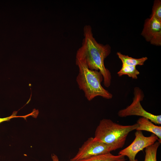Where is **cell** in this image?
Returning <instances> with one entry per match:
<instances>
[{
	"label": "cell",
	"instance_id": "6da1fadb",
	"mask_svg": "<svg viewBox=\"0 0 161 161\" xmlns=\"http://www.w3.org/2000/svg\"><path fill=\"white\" fill-rule=\"evenodd\" d=\"M84 38L82 46L77 50L76 56L83 59L88 68L100 71L102 74L104 85H111L112 76L104 64V60L111 52L110 46L98 43L94 37L91 26L85 25L83 29Z\"/></svg>",
	"mask_w": 161,
	"mask_h": 161
},
{
	"label": "cell",
	"instance_id": "7a4b0ae2",
	"mask_svg": "<svg viewBox=\"0 0 161 161\" xmlns=\"http://www.w3.org/2000/svg\"><path fill=\"white\" fill-rule=\"evenodd\" d=\"M75 64L79 71L76 82L88 100L91 101L98 96L107 99L112 98V95L101 85L103 77L100 71L89 69L84 60L76 56Z\"/></svg>",
	"mask_w": 161,
	"mask_h": 161
},
{
	"label": "cell",
	"instance_id": "3957f363",
	"mask_svg": "<svg viewBox=\"0 0 161 161\" xmlns=\"http://www.w3.org/2000/svg\"><path fill=\"white\" fill-rule=\"evenodd\" d=\"M138 126L137 123L124 126L109 119H103L96 128L94 137L111 146L115 151L124 146L129 133L136 130Z\"/></svg>",
	"mask_w": 161,
	"mask_h": 161
},
{
	"label": "cell",
	"instance_id": "277c9868",
	"mask_svg": "<svg viewBox=\"0 0 161 161\" xmlns=\"http://www.w3.org/2000/svg\"><path fill=\"white\" fill-rule=\"evenodd\" d=\"M134 94L132 103L126 108L120 110L118 112V116L122 117L133 115L140 116L148 119L156 124H161V115H155L150 113L142 106L140 102L143 100L144 97L142 90L139 88L135 87Z\"/></svg>",
	"mask_w": 161,
	"mask_h": 161
},
{
	"label": "cell",
	"instance_id": "5b68a950",
	"mask_svg": "<svg viewBox=\"0 0 161 161\" xmlns=\"http://www.w3.org/2000/svg\"><path fill=\"white\" fill-rule=\"evenodd\" d=\"M110 145L96 139L90 137L78 149L75 155L70 161H77L91 157L107 154L113 151Z\"/></svg>",
	"mask_w": 161,
	"mask_h": 161
},
{
	"label": "cell",
	"instance_id": "8992f818",
	"mask_svg": "<svg viewBox=\"0 0 161 161\" xmlns=\"http://www.w3.org/2000/svg\"><path fill=\"white\" fill-rule=\"evenodd\" d=\"M135 136L133 142L118 153L119 155L127 157L129 161H138L135 158L137 154L144 148L154 144L159 139L153 134L149 137L145 136L141 131H136Z\"/></svg>",
	"mask_w": 161,
	"mask_h": 161
},
{
	"label": "cell",
	"instance_id": "52a82bcc",
	"mask_svg": "<svg viewBox=\"0 0 161 161\" xmlns=\"http://www.w3.org/2000/svg\"><path fill=\"white\" fill-rule=\"evenodd\" d=\"M141 35L151 44L161 46V21L151 16L145 20Z\"/></svg>",
	"mask_w": 161,
	"mask_h": 161
},
{
	"label": "cell",
	"instance_id": "ba28073f",
	"mask_svg": "<svg viewBox=\"0 0 161 161\" xmlns=\"http://www.w3.org/2000/svg\"><path fill=\"white\" fill-rule=\"evenodd\" d=\"M137 123L138 124L136 131H145L151 132L158 138V141L161 142V126L154 124L148 119L141 117L138 119Z\"/></svg>",
	"mask_w": 161,
	"mask_h": 161
},
{
	"label": "cell",
	"instance_id": "9c48e42d",
	"mask_svg": "<svg viewBox=\"0 0 161 161\" xmlns=\"http://www.w3.org/2000/svg\"><path fill=\"white\" fill-rule=\"evenodd\" d=\"M125 158L120 155H114L110 153L91 157L77 161H117Z\"/></svg>",
	"mask_w": 161,
	"mask_h": 161
},
{
	"label": "cell",
	"instance_id": "30bf717a",
	"mask_svg": "<svg viewBox=\"0 0 161 161\" xmlns=\"http://www.w3.org/2000/svg\"><path fill=\"white\" fill-rule=\"evenodd\" d=\"M119 58L120 59L122 64L136 66L137 65H143L144 62L147 60V57H143L140 58H135L128 55L122 54L118 52L117 53Z\"/></svg>",
	"mask_w": 161,
	"mask_h": 161
},
{
	"label": "cell",
	"instance_id": "8fae6325",
	"mask_svg": "<svg viewBox=\"0 0 161 161\" xmlns=\"http://www.w3.org/2000/svg\"><path fill=\"white\" fill-rule=\"evenodd\" d=\"M161 142L158 140L145 148L144 161H157V154L158 148Z\"/></svg>",
	"mask_w": 161,
	"mask_h": 161
},
{
	"label": "cell",
	"instance_id": "7c38bea8",
	"mask_svg": "<svg viewBox=\"0 0 161 161\" xmlns=\"http://www.w3.org/2000/svg\"><path fill=\"white\" fill-rule=\"evenodd\" d=\"M139 72L136 69V66L122 64L120 70L117 72L119 76L123 75H127L132 79H136L137 75L139 74Z\"/></svg>",
	"mask_w": 161,
	"mask_h": 161
},
{
	"label": "cell",
	"instance_id": "4fadbf2b",
	"mask_svg": "<svg viewBox=\"0 0 161 161\" xmlns=\"http://www.w3.org/2000/svg\"><path fill=\"white\" fill-rule=\"evenodd\" d=\"M151 16H153L161 21V1L156 0L154 1Z\"/></svg>",
	"mask_w": 161,
	"mask_h": 161
},
{
	"label": "cell",
	"instance_id": "5bb4252c",
	"mask_svg": "<svg viewBox=\"0 0 161 161\" xmlns=\"http://www.w3.org/2000/svg\"><path fill=\"white\" fill-rule=\"evenodd\" d=\"M17 112H14L13 113V114L10 116L7 117H6L1 118H0V123L2 122L5 121H8L10 120L11 119L14 117H23L24 118H26L27 117L30 116H34L35 115V113L34 112H32L31 113L24 116H17L16 115Z\"/></svg>",
	"mask_w": 161,
	"mask_h": 161
},
{
	"label": "cell",
	"instance_id": "9a60e30c",
	"mask_svg": "<svg viewBox=\"0 0 161 161\" xmlns=\"http://www.w3.org/2000/svg\"><path fill=\"white\" fill-rule=\"evenodd\" d=\"M51 158L52 161H59L58 156L54 154H52Z\"/></svg>",
	"mask_w": 161,
	"mask_h": 161
},
{
	"label": "cell",
	"instance_id": "2e32d148",
	"mask_svg": "<svg viewBox=\"0 0 161 161\" xmlns=\"http://www.w3.org/2000/svg\"><path fill=\"white\" fill-rule=\"evenodd\" d=\"M126 160V159L125 158H124V159H123L120 160H119L117 161H125Z\"/></svg>",
	"mask_w": 161,
	"mask_h": 161
}]
</instances>
